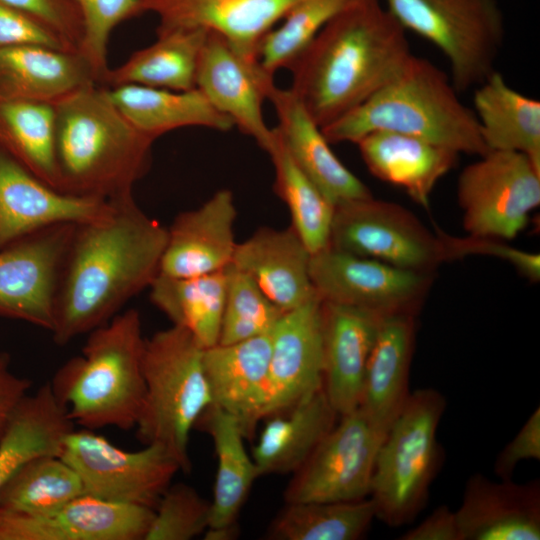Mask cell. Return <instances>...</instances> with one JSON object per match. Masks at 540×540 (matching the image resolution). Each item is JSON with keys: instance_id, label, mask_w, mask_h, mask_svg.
<instances>
[{"instance_id": "cell-1", "label": "cell", "mask_w": 540, "mask_h": 540, "mask_svg": "<svg viewBox=\"0 0 540 540\" xmlns=\"http://www.w3.org/2000/svg\"><path fill=\"white\" fill-rule=\"evenodd\" d=\"M168 231L133 195L77 224L62 270L51 330L65 345L107 323L160 272Z\"/></svg>"}, {"instance_id": "cell-2", "label": "cell", "mask_w": 540, "mask_h": 540, "mask_svg": "<svg viewBox=\"0 0 540 540\" xmlns=\"http://www.w3.org/2000/svg\"><path fill=\"white\" fill-rule=\"evenodd\" d=\"M411 55L382 0H351L290 66L289 89L322 128L387 84Z\"/></svg>"}, {"instance_id": "cell-3", "label": "cell", "mask_w": 540, "mask_h": 540, "mask_svg": "<svg viewBox=\"0 0 540 540\" xmlns=\"http://www.w3.org/2000/svg\"><path fill=\"white\" fill-rule=\"evenodd\" d=\"M54 106L59 190L105 201L132 195L155 140L126 120L106 86L83 87Z\"/></svg>"}, {"instance_id": "cell-4", "label": "cell", "mask_w": 540, "mask_h": 540, "mask_svg": "<svg viewBox=\"0 0 540 540\" xmlns=\"http://www.w3.org/2000/svg\"><path fill=\"white\" fill-rule=\"evenodd\" d=\"M321 130L330 144H356L369 133L388 131L459 154L489 152L473 110L461 102L451 79L428 59L413 54L387 84Z\"/></svg>"}, {"instance_id": "cell-5", "label": "cell", "mask_w": 540, "mask_h": 540, "mask_svg": "<svg viewBox=\"0 0 540 540\" xmlns=\"http://www.w3.org/2000/svg\"><path fill=\"white\" fill-rule=\"evenodd\" d=\"M145 339L139 312L128 309L89 332L81 355L56 371L50 386L74 424L135 428L145 395Z\"/></svg>"}, {"instance_id": "cell-6", "label": "cell", "mask_w": 540, "mask_h": 540, "mask_svg": "<svg viewBox=\"0 0 540 540\" xmlns=\"http://www.w3.org/2000/svg\"><path fill=\"white\" fill-rule=\"evenodd\" d=\"M204 348L186 329L172 325L145 339V395L136 423L144 444L167 449L189 472V441L199 417L212 405L203 365Z\"/></svg>"}, {"instance_id": "cell-7", "label": "cell", "mask_w": 540, "mask_h": 540, "mask_svg": "<svg viewBox=\"0 0 540 540\" xmlns=\"http://www.w3.org/2000/svg\"><path fill=\"white\" fill-rule=\"evenodd\" d=\"M445 408L433 388L411 392L379 448L369 496L376 518L390 527L411 523L426 505L441 465L437 428Z\"/></svg>"}, {"instance_id": "cell-8", "label": "cell", "mask_w": 540, "mask_h": 540, "mask_svg": "<svg viewBox=\"0 0 540 540\" xmlns=\"http://www.w3.org/2000/svg\"><path fill=\"white\" fill-rule=\"evenodd\" d=\"M398 23L436 46L449 61L451 82L463 93L496 69L505 39L498 0H382Z\"/></svg>"}, {"instance_id": "cell-9", "label": "cell", "mask_w": 540, "mask_h": 540, "mask_svg": "<svg viewBox=\"0 0 540 540\" xmlns=\"http://www.w3.org/2000/svg\"><path fill=\"white\" fill-rule=\"evenodd\" d=\"M60 457L78 474L85 495L155 509L181 466L164 447L126 451L94 430L70 431Z\"/></svg>"}, {"instance_id": "cell-10", "label": "cell", "mask_w": 540, "mask_h": 540, "mask_svg": "<svg viewBox=\"0 0 540 540\" xmlns=\"http://www.w3.org/2000/svg\"><path fill=\"white\" fill-rule=\"evenodd\" d=\"M457 197L469 235L513 239L540 204V169L522 153L489 151L462 170Z\"/></svg>"}, {"instance_id": "cell-11", "label": "cell", "mask_w": 540, "mask_h": 540, "mask_svg": "<svg viewBox=\"0 0 540 540\" xmlns=\"http://www.w3.org/2000/svg\"><path fill=\"white\" fill-rule=\"evenodd\" d=\"M329 245L423 273L446 261L437 234L402 206L373 196L334 207Z\"/></svg>"}, {"instance_id": "cell-12", "label": "cell", "mask_w": 540, "mask_h": 540, "mask_svg": "<svg viewBox=\"0 0 540 540\" xmlns=\"http://www.w3.org/2000/svg\"><path fill=\"white\" fill-rule=\"evenodd\" d=\"M386 433L359 407L341 415L340 421L293 473L284 493L285 503L366 498Z\"/></svg>"}, {"instance_id": "cell-13", "label": "cell", "mask_w": 540, "mask_h": 540, "mask_svg": "<svg viewBox=\"0 0 540 540\" xmlns=\"http://www.w3.org/2000/svg\"><path fill=\"white\" fill-rule=\"evenodd\" d=\"M310 276L323 301L381 315H414L431 281L429 273L399 268L330 245L311 254Z\"/></svg>"}, {"instance_id": "cell-14", "label": "cell", "mask_w": 540, "mask_h": 540, "mask_svg": "<svg viewBox=\"0 0 540 540\" xmlns=\"http://www.w3.org/2000/svg\"><path fill=\"white\" fill-rule=\"evenodd\" d=\"M76 225H54L0 249V315L51 332L59 282Z\"/></svg>"}, {"instance_id": "cell-15", "label": "cell", "mask_w": 540, "mask_h": 540, "mask_svg": "<svg viewBox=\"0 0 540 540\" xmlns=\"http://www.w3.org/2000/svg\"><path fill=\"white\" fill-rule=\"evenodd\" d=\"M273 84L274 77L258 60L247 59L224 37L208 32L199 56L196 88L264 151L274 135L263 114Z\"/></svg>"}, {"instance_id": "cell-16", "label": "cell", "mask_w": 540, "mask_h": 540, "mask_svg": "<svg viewBox=\"0 0 540 540\" xmlns=\"http://www.w3.org/2000/svg\"><path fill=\"white\" fill-rule=\"evenodd\" d=\"M154 509L89 495L42 513L0 510V540H144Z\"/></svg>"}, {"instance_id": "cell-17", "label": "cell", "mask_w": 540, "mask_h": 540, "mask_svg": "<svg viewBox=\"0 0 540 540\" xmlns=\"http://www.w3.org/2000/svg\"><path fill=\"white\" fill-rule=\"evenodd\" d=\"M323 387L322 299L285 312L271 332L264 418Z\"/></svg>"}, {"instance_id": "cell-18", "label": "cell", "mask_w": 540, "mask_h": 540, "mask_svg": "<svg viewBox=\"0 0 540 540\" xmlns=\"http://www.w3.org/2000/svg\"><path fill=\"white\" fill-rule=\"evenodd\" d=\"M109 207L52 188L0 149V249L54 225L94 220Z\"/></svg>"}, {"instance_id": "cell-19", "label": "cell", "mask_w": 540, "mask_h": 540, "mask_svg": "<svg viewBox=\"0 0 540 540\" xmlns=\"http://www.w3.org/2000/svg\"><path fill=\"white\" fill-rule=\"evenodd\" d=\"M300 0H141L156 32L200 29L224 37L242 56L257 60L260 41Z\"/></svg>"}, {"instance_id": "cell-20", "label": "cell", "mask_w": 540, "mask_h": 540, "mask_svg": "<svg viewBox=\"0 0 540 540\" xmlns=\"http://www.w3.org/2000/svg\"><path fill=\"white\" fill-rule=\"evenodd\" d=\"M237 211L228 189L216 191L198 208L180 213L167 228L159 274L192 277L222 271L233 262Z\"/></svg>"}, {"instance_id": "cell-21", "label": "cell", "mask_w": 540, "mask_h": 540, "mask_svg": "<svg viewBox=\"0 0 540 540\" xmlns=\"http://www.w3.org/2000/svg\"><path fill=\"white\" fill-rule=\"evenodd\" d=\"M382 316L322 300L323 389L339 416L360 405L367 362Z\"/></svg>"}, {"instance_id": "cell-22", "label": "cell", "mask_w": 540, "mask_h": 540, "mask_svg": "<svg viewBox=\"0 0 540 540\" xmlns=\"http://www.w3.org/2000/svg\"><path fill=\"white\" fill-rule=\"evenodd\" d=\"M455 516L460 540H539L540 482H495L475 473Z\"/></svg>"}, {"instance_id": "cell-23", "label": "cell", "mask_w": 540, "mask_h": 540, "mask_svg": "<svg viewBox=\"0 0 540 540\" xmlns=\"http://www.w3.org/2000/svg\"><path fill=\"white\" fill-rule=\"evenodd\" d=\"M270 351L271 333L204 349L212 405L233 416L248 439L264 419Z\"/></svg>"}, {"instance_id": "cell-24", "label": "cell", "mask_w": 540, "mask_h": 540, "mask_svg": "<svg viewBox=\"0 0 540 540\" xmlns=\"http://www.w3.org/2000/svg\"><path fill=\"white\" fill-rule=\"evenodd\" d=\"M281 139L295 164L334 205L369 198V188L334 154L321 127L289 89L275 84L267 94Z\"/></svg>"}, {"instance_id": "cell-25", "label": "cell", "mask_w": 540, "mask_h": 540, "mask_svg": "<svg viewBox=\"0 0 540 540\" xmlns=\"http://www.w3.org/2000/svg\"><path fill=\"white\" fill-rule=\"evenodd\" d=\"M310 260L311 252L290 225L284 229L262 227L237 243L232 265L287 312L318 295L310 276Z\"/></svg>"}, {"instance_id": "cell-26", "label": "cell", "mask_w": 540, "mask_h": 540, "mask_svg": "<svg viewBox=\"0 0 540 540\" xmlns=\"http://www.w3.org/2000/svg\"><path fill=\"white\" fill-rule=\"evenodd\" d=\"M99 84L77 50L27 45L0 48V101L55 104L71 93Z\"/></svg>"}, {"instance_id": "cell-27", "label": "cell", "mask_w": 540, "mask_h": 540, "mask_svg": "<svg viewBox=\"0 0 540 540\" xmlns=\"http://www.w3.org/2000/svg\"><path fill=\"white\" fill-rule=\"evenodd\" d=\"M413 314L383 315L370 353L359 408L378 427L388 431L409 391L415 346Z\"/></svg>"}, {"instance_id": "cell-28", "label": "cell", "mask_w": 540, "mask_h": 540, "mask_svg": "<svg viewBox=\"0 0 540 540\" xmlns=\"http://www.w3.org/2000/svg\"><path fill=\"white\" fill-rule=\"evenodd\" d=\"M361 157L371 174L403 188L423 207L436 183L456 164V151L418 137L375 131L357 143Z\"/></svg>"}, {"instance_id": "cell-29", "label": "cell", "mask_w": 540, "mask_h": 540, "mask_svg": "<svg viewBox=\"0 0 540 540\" xmlns=\"http://www.w3.org/2000/svg\"><path fill=\"white\" fill-rule=\"evenodd\" d=\"M323 387L268 416L252 448L259 475L296 472L337 423Z\"/></svg>"}, {"instance_id": "cell-30", "label": "cell", "mask_w": 540, "mask_h": 540, "mask_svg": "<svg viewBox=\"0 0 540 540\" xmlns=\"http://www.w3.org/2000/svg\"><path fill=\"white\" fill-rule=\"evenodd\" d=\"M107 92L126 120L154 140L184 127H203L220 132L235 127L232 119L219 112L197 88L174 91L127 84L107 87Z\"/></svg>"}, {"instance_id": "cell-31", "label": "cell", "mask_w": 540, "mask_h": 540, "mask_svg": "<svg viewBox=\"0 0 540 540\" xmlns=\"http://www.w3.org/2000/svg\"><path fill=\"white\" fill-rule=\"evenodd\" d=\"M74 423L49 382L28 394L12 415L0 439V492L30 461L60 456Z\"/></svg>"}, {"instance_id": "cell-32", "label": "cell", "mask_w": 540, "mask_h": 540, "mask_svg": "<svg viewBox=\"0 0 540 540\" xmlns=\"http://www.w3.org/2000/svg\"><path fill=\"white\" fill-rule=\"evenodd\" d=\"M473 112L489 151L526 155L540 169V102L513 89L494 71L475 87Z\"/></svg>"}, {"instance_id": "cell-33", "label": "cell", "mask_w": 540, "mask_h": 540, "mask_svg": "<svg viewBox=\"0 0 540 540\" xmlns=\"http://www.w3.org/2000/svg\"><path fill=\"white\" fill-rule=\"evenodd\" d=\"M198 425L211 436L217 457L207 529L238 531L240 511L253 483L260 477L257 466L246 451V438L233 416L211 405L199 417L195 427Z\"/></svg>"}, {"instance_id": "cell-34", "label": "cell", "mask_w": 540, "mask_h": 540, "mask_svg": "<svg viewBox=\"0 0 540 540\" xmlns=\"http://www.w3.org/2000/svg\"><path fill=\"white\" fill-rule=\"evenodd\" d=\"M156 34L152 44L133 52L118 67L110 68L103 86L135 84L174 91L196 88L199 56L208 32L174 29Z\"/></svg>"}, {"instance_id": "cell-35", "label": "cell", "mask_w": 540, "mask_h": 540, "mask_svg": "<svg viewBox=\"0 0 540 540\" xmlns=\"http://www.w3.org/2000/svg\"><path fill=\"white\" fill-rule=\"evenodd\" d=\"M227 268L192 277L158 274L149 287L151 302L172 325L189 331L204 349L219 341Z\"/></svg>"}, {"instance_id": "cell-36", "label": "cell", "mask_w": 540, "mask_h": 540, "mask_svg": "<svg viewBox=\"0 0 540 540\" xmlns=\"http://www.w3.org/2000/svg\"><path fill=\"white\" fill-rule=\"evenodd\" d=\"M0 149L59 190L54 104L0 101Z\"/></svg>"}, {"instance_id": "cell-37", "label": "cell", "mask_w": 540, "mask_h": 540, "mask_svg": "<svg viewBox=\"0 0 540 540\" xmlns=\"http://www.w3.org/2000/svg\"><path fill=\"white\" fill-rule=\"evenodd\" d=\"M376 518L371 498L352 501L285 503L272 521L268 538L275 540H356Z\"/></svg>"}, {"instance_id": "cell-38", "label": "cell", "mask_w": 540, "mask_h": 540, "mask_svg": "<svg viewBox=\"0 0 540 540\" xmlns=\"http://www.w3.org/2000/svg\"><path fill=\"white\" fill-rule=\"evenodd\" d=\"M265 152L273 163L274 188L277 195L288 207L291 226L311 254L327 247L334 205L295 164L276 127Z\"/></svg>"}, {"instance_id": "cell-39", "label": "cell", "mask_w": 540, "mask_h": 540, "mask_svg": "<svg viewBox=\"0 0 540 540\" xmlns=\"http://www.w3.org/2000/svg\"><path fill=\"white\" fill-rule=\"evenodd\" d=\"M84 494L76 471L60 456L26 464L0 492V510L42 513Z\"/></svg>"}, {"instance_id": "cell-40", "label": "cell", "mask_w": 540, "mask_h": 540, "mask_svg": "<svg viewBox=\"0 0 540 540\" xmlns=\"http://www.w3.org/2000/svg\"><path fill=\"white\" fill-rule=\"evenodd\" d=\"M351 0H300L259 43L257 60L270 76L289 69L325 24Z\"/></svg>"}, {"instance_id": "cell-41", "label": "cell", "mask_w": 540, "mask_h": 540, "mask_svg": "<svg viewBox=\"0 0 540 540\" xmlns=\"http://www.w3.org/2000/svg\"><path fill=\"white\" fill-rule=\"evenodd\" d=\"M284 313L248 274L231 264L218 344L270 334Z\"/></svg>"}, {"instance_id": "cell-42", "label": "cell", "mask_w": 540, "mask_h": 540, "mask_svg": "<svg viewBox=\"0 0 540 540\" xmlns=\"http://www.w3.org/2000/svg\"><path fill=\"white\" fill-rule=\"evenodd\" d=\"M211 501L185 483L170 485L154 509L144 540H191L209 527Z\"/></svg>"}, {"instance_id": "cell-43", "label": "cell", "mask_w": 540, "mask_h": 540, "mask_svg": "<svg viewBox=\"0 0 540 540\" xmlns=\"http://www.w3.org/2000/svg\"><path fill=\"white\" fill-rule=\"evenodd\" d=\"M83 23L78 51L86 59L100 85L110 69L108 47L112 32L122 22L140 14L141 0H74Z\"/></svg>"}, {"instance_id": "cell-44", "label": "cell", "mask_w": 540, "mask_h": 540, "mask_svg": "<svg viewBox=\"0 0 540 540\" xmlns=\"http://www.w3.org/2000/svg\"><path fill=\"white\" fill-rule=\"evenodd\" d=\"M442 243L445 260L467 255H486L509 262L525 278L537 282L540 279V255L526 252L489 237H454L437 230Z\"/></svg>"}, {"instance_id": "cell-45", "label": "cell", "mask_w": 540, "mask_h": 540, "mask_svg": "<svg viewBox=\"0 0 540 540\" xmlns=\"http://www.w3.org/2000/svg\"><path fill=\"white\" fill-rule=\"evenodd\" d=\"M43 24L56 34L70 50L79 49L83 23L74 0H0Z\"/></svg>"}, {"instance_id": "cell-46", "label": "cell", "mask_w": 540, "mask_h": 540, "mask_svg": "<svg viewBox=\"0 0 540 540\" xmlns=\"http://www.w3.org/2000/svg\"><path fill=\"white\" fill-rule=\"evenodd\" d=\"M37 45L70 50L29 14L0 1V48Z\"/></svg>"}, {"instance_id": "cell-47", "label": "cell", "mask_w": 540, "mask_h": 540, "mask_svg": "<svg viewBox=\"0 0 540 540\" xmlns=\"http://www.w3.org/2000/svg\"><path fill=\"white\" fill-rule=\"evenodd\" d=\"M540 459V408L537 407L514 438L497 455L494 473L500 480L512 479L523 460Z\"/></svg>"}, {"instance_id": "cell-48", "label": "cell", "mask_w": 540, "mask_h": 540, "mask_svg": "<svg viewBox=\"0 0 540 540\" xmlns=\"http://www.w3.org/2000/svg\"><path fill=\"white\" fill-rule=\"evenodd\" d=\"M10 356L0 353V439L15 410L29 394L32 383L10 368Z\"/></svg>"}, {"instance_id": "cell-49", "label": "cell", "mask_w": 540, "mask_h": 540, "mask_svg": "<svg viewBox=\"0 0 540 540\" xmlns=\"http://www.w3.org/2000/svg\"><path fill=\"white\" fill-rule=\"evenodd\" d=\"M401 540H460L455 516L447 505L434 509L422 522L407 530Z\"/></svg>"}]
</instances>
